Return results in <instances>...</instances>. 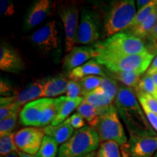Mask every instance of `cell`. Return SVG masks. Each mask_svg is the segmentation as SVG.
I'll list each match as a JSON object with an SVG mask.
<instances>
[{
    "label": "cell",
    "instance_id": "11",
    "mask_svg": "<svg viewBox=\"0 0 157 157\" xmlns=\"http://www.w3.org/2000/svg\"><path fill=\"white\" fill-rule=\"evenodd\" d=\"M99 38V26L96 17L90 12L84 10L78 25L76 43L82 45L95 44Z\"/></svg>",
    "mask_w": 157,
    "mask_h": 157
},
{
    "label": "cell",
    "instance_id": "27",
    "mask_svg": "<svg viewBox=\"0 0 157 157\" xmlns=\"http://www.w3.org/2000/svg\"><path fill=\"white\" fill-rule=\"evenodd\" d=\"M14 112H21V108L15 103V97H1L0 98V121L3 120Z\"/></svg>",
    "mask_w": 157,
    "mask_h": 157
},
{
    "label": "cell",
    "instance_id": "45",
    "mask_svg": "<svg viewBox=\"0 0 157 157\" xmlns=\"http://www.w3.org/2000/svg\"><path fill=\"white\" fill-rule=\"evenodd\" d=\"M1 157H19V156H18V154H17V152H13L12 153V154L7 155V156H1Z\"/></svg>",
    "mask_w": 157,
    "mask_h": 157
},
{
    "label": "cell",
    "instance_id": "6",
    "mask_svg": "<svg viewBox=\"0 0 157 157\" xmlns=\"http://www.w3.org/2000/svg\"><path fill=\"white\" fill-rule=\"evenodd\" d=\"M154 55L150 51H146L142 53L127 56L109 63L105 65V67L108 71L112 72L126 71L143 74L151 64Z\"/></svg>",
    "mask_w": 157,
    "mask_h": 157
},
{
    "label": "cell",
    "instance_id": "46",
    "mask_svg": "<svg viewBox=\"0 0 157 157\" xmlns=\"http://www.w3.org/2000/svg\"><path fill=\"white\" fill-rule=\"evenodd\" d=\"M151 77H152L153 81H154L155 84V86H156V87L157 88V73L154 74V75H152Z\"/></svg>",
    "mask_w": 157,
    "mask_h": 157
},
{
    "label": "cell",
    "instance_id": "19",
    "mask_svg": "<svg viewBox=\"0 0 157 157\" xmlns=\"http://www.w3.org/2000/svg\"><path fill=\"white\" fill-rule=\"evenodd\" d=\"M59 98H60V104H59L58 113L51 123V124L53 126L63 123L68 119V116L74 110L77 109L78 105L84 101L83 97H79L74 100L69 99L66 96H61Z\"/></svg>",
    "mask_w": 157,
    "mask_h": 157
},
{
    "label": "cell",
    "instance_id": "36",
    "mask_svg": "<svg viewBox=\"0 0 157 157\" xmlns=\"http://www.w3.org/2000/svg\"><path fill=\"white\" fill-rule=\"evenodd\" d=\"M81 95H82V89L79 82L70 80L66 90V97L74 100L79 98Z\"/></svg>",
    "mask_w": 157,
    "mask_h": 157
},
{
    "label": "cell",
    "instance_id": "22",
    "mask_svg": "<svg viewBox=\"0 0 157 157\" xmlns=\"http://www.w3.org/2000/svg\"><path fill=\"white\" fill-rule=\"evenodd\" d=\"M157 24V9L152 13V14L144 22L135 27V29L127 31V34L132 35L140 39H146Z\"/></svg>",
    "mask_w": 157,
    "mask_h": 157
},
{
    "label": "cell",
    "instance_id": "40",
    "mask_svg": "<svg viewBox=\"0 0 157 157\" xmlns=\"http://www.w3.org/2000/svg\"><path fill=\"white\" fill-rule=\"evenodd\" d=\"M142 107V106H141ZM143 111H144L145 114L146 116L147 119H148V122L150 123L151 126L152 128L154 129V131L157 133V115L148 109L146 107H142Z\"/></svg>",
    "mask_w": 157,
    "mask_h": 157
},
{
    "label": "cell",
    "instance_id": "37",
    "mask_svg": "<svg viewBox=\"0 0 157 157\" xmlns=\"http://www.w3.org/2000/svg\"><path fill=\"white\" fill-rule=\"evenodd\" d=\"M64 123L70 125L71 127L76 129H82V127L86 126L84 118L78 113H75L72 116H71L69 118H68L64 121Z\"/></svg>",
    "mask_w": 157,
    "mask_h": 157
},
{
    "label": "cell",
    "instance_id": "30",
    "mask_svg": "<svg viewBox=\"0 0 157 157\" xmlns=\"http://www.w3.org/2000/svg\"><path fill=\"white\" fill-rule=\"evenodd\" d=\"M15 134L13 132H10L1 135L0 137V154L1 156H7L13 152H17L16 145L15 143Z\"/></svg>",
    "mask_w": 157,
    "mask_h": 157
},
{
    "label": "cell",
    "instance_id": "42",
    "mask_svg": "<svg viewBox=\"0 0 157 157\" xmlns=\"http://www.w3.org/2000/svg\"><path fill=\"white\" fill-rule=\"evenodd\" d=\"M157 73V55L155 57L154 60H153V61L151 64V66H149L148 69L147 70L146 74L148 76H152L154 74Z\"/></svg>",
    "mask_w": 157,
    "mask_h": 157
},
{
    "label": "cell",
    "instance_id": "34",
    "mask_svg": "<svg viewBox=\"0 0 157 157\" xmlns=\"http://www.w3.org/2000/svg\"><path fill=\"white\" fill-rule=\"evenodd\" d=\"M139 103L142 107H146L157 115V99L149 94L144 93H135Z\"/></svg>",
    "mask_w": 157,
    "mask_h": 157
},
{
    "label": "cell",
    "instance_id": "41",
    "mask_svg": "<svg viewBox=\"0 0 157 157\" xmlns=\"http://www.w3.org/2000/svg\"><path fill=\"white\" fill-rule=\"evenodd\" d=\"M146 39L150 44V48L154 52L157 51V24L155 25L154 29Z\"/></svg>",
    "mask_w": 157,
    "mask_h": 157
},
{
    "label": "cell",
    "instance_id": "23",
    "mask_svg": "<svg viewBox=\"0 0 157 157\" xmlns=\"http://www.w3.org/2000/svg\"><path fill=\"white\" fill-rule=\"evenodd\" d=\"M107 73L109 77L113 78V79L118 80L124 84L125 87H129L131 89L135 90L137 87V84L140 82L142 74L137 72H126V71H118L112 72L107 71Z\"/></svg>",
    "mask_w": 157,
    "mask_h": 157
},
{
    "label": "cell",
    "instance_id": "47",
    "mask_svg": "<svg viewBox=\"0 0 157 157\" xmlns=\"http://www.w3.org/2000/svg\"><path fill=\"white\" fill-rule=\"evenodd\" d=\"M84 157H97V152H96V151L92 152L91 154H88L87 156H84Z\"/></svg>",
    "mask_w": 157,
    "mask_h": 157
},
{
    "label": "cell",
    "instance_id": "24",
    "mask_svg": "<svg viewBox=\"0 0 157 157\" xmlns=\"http://www.w3.org/2000/svg\"><path fill=\"white\" fill-rule=\"evenodd\" d=\"M59 104H60V98H51L49 103L45 105L42 110V114L39 121V127H44L50 125L53 121L58 113Z\"/></svg>",
    "mask_w": 157,
    "mask_h": 157
},
{
    "label": "cell",
    "instance_id": "9",
    "mask_svg": "<svg viewBox=\"0 0 157 157\" xmlns=\"http://www.w3.org/2000/svg\"><path fill=\"white\" fill-rule=\"evenodd\" d=\"M31 42L44 53L58 48V31L56 21L47 23L30 36Z\"/></svg>",
    "mask_w": 157,
    "mask_h": 157
},
{
    "label": "cell",
    "instance_id": "17",
    "mask_svg": "<svg viewBox=\"0 0 157 157\" xmlns=\"http://www.w3.org/2000/svg\"><path fill=\"white\" fill-rule=\"evenodd\" d=\"M44 86V78L31 82L15 96L16 105L19 108H21L22 105L34 101V99L42 97Z\"/></svg>",
    "mask_w": 157,
    "mask_h": 157
},
{
    "label": "cell",
    "instance_id": "29",
    "mask_svg": "<svg viewBox=\"0 0 157 157\" xmlns=\"http://www.w3.org/2000/svg\"><path fill=\"white\" fill-rule=\"evenodd\" d=\"M119 146L114 141L102 143L97 151V157H122Z\"/></svg>",
    "mask_w": 157,
    "mask_h": 157
},
{
    "label": "cell",
    "instance_id": "25",
    "mask_svg": "<svg viewBox=\"0 0 157 157\" xmlns=\"http://www.w3.org/2000/svg\"><path fill=\"white\" fill-rule=\"evenodd\" d=\"M84 101L98 108H105L112 104L113 100L98 88L83 96Z\"/></svg>",
    "mask_w": 157,
    "mask_h": 157
},
{
    "label": "cell",
    "instance_id": "43",
    "mask_svg": "<svg viewBox=\"0 0 157 157\" xmlns=\"http://www.w3.org/2000/svg\"><path fill=\"white\" fill-rule=\"evenodd\" d=\"M151 0H137L136 5H137V12L145 8L146 6H148L151 3Z\"/></svg>",
    "mask_w": 157,
    "mask_h": 157
},
{
    "label": "cell",
    "instance_id": "48",
    "mask_svg": "<svg viewBox=\"0 0 157 157\" xmlns=\"http://www.w3.org/2000/svg\"><path fill=\"white\" fill-rule=\"evenodd\" d=\"M121 154H122V157H129L126 154H125V153H124L122 151H121Z\"/></svg>",
    "mask_w": 157,
    "mask_h": 157
},
{
    "label": "cell",
    "instance_id": "28",
    "mask_svg": "<svg viewBox=\"0 0 157 157\" xmlns=\"http://www.w3.org/2000/svg\"><path fill=\"white\" fill-rule=\"evenodd\" d=\"M157 9V0H151V3L148 6H146L145 8L138 11L135 15L133 19L132 23L129 26V28L126 31L131 30L135 29V27L138 26L141 23L144 22L148 17L152 14V13Z\"/></svg>",
    "mask_w": 157,
    "mask_h": 157
},
{
    "label": "cell",
    "instance_id": "13",
    "mask_svg": "<svg viewBox=\"0 0 157 157\" xmlns=\"http://www.w3.org/2000/svg\"><path fill=\"white\" fill-rule=\"evenodd\" d=\"M0 69L10 73H19L25 69V64L18 52L6 43L0 46Z\"/></svg>",
    "mask_w": 157,
    "mask_h": 157
},
{
    "label": "cell",
    "instance_id": "7",
    "mask_svg": "<svg viewBox=\"0 0 157 157\" xmlns=\"http://www.w3.org/2000/svg\"><path fill=\"white\" fill-rule=\"evenodd\" d=\"M58 15L64 26L66 51L69 52L76 44L78 8L74 5H63L58 9Z\"/></svg>",
    "mask_w": 157,
    "mask_h": 157
},
{
    "label": "cell",
    "instance_id": "18",
    "mask_svg": "<svg viewBox=\"0 0 157 157\" xmlns=\"http://www.w3.org/2000/svg\"><path fill=\"white\" fill-rule=\"evenodd\" d=\"M68 82L63 74L44 78V90L42 97H55L66 93Z\"/></svg>",
    "mask_w": 157,
    "mask_h": 157
},
{
    "label": "cell",
    "instance_id": "12",
    "mask_svg": "<svg viewBox=\"0 0 157 157\" xmlns=\"http://www.w3.org/2000/svg\"><path fill=\"white\" fill-rule=\"evenodd\" d=\"M98 56V51L93 46L74 47L65 57L63 67L68 73L74 68L84 64L87 60H90L91 58H95Z\"/></svg>",
    "mask_w": 157,
    "mask_h": 157
},
{
    "label": "cell",
    "instance_id": "10",
    "mask_svg": "<svg viewBox=\"0 0 157 157\" xmlns=\"http://www.w3.org/2000/svg\"><path fill=\"white\" fill-rule=\"evenodd\" d=\"M121 151L129 157H153L157 151V136L142 137L129 135Z\"/></svg>",
    "mask_w": 157,
    "mask_h": 157
},
{
    "label": "cell",
    "instance_id": "14",
    "mask_svg": "<svg viewBox=\"0 0 157 157\" xmlns=\"http://www.w3.org/2000/svg\"><path fill=\"white\" fill-rule=\"evenodd\" d=\"M51 98H41L25 104L19 113L20 123L23 126L39 127L42 110Z\"/></svg>",
    "mask_w": 157,
    "mask_h": 157
},
{
    "label": "cell",
    "instance_id": "33",
    "mask_svg": "<svg viewBox=\"0 0 157 157\" xmlns=\"http://www.w3.org/2000/svg\"><path fill=\"white\" fill-rule=\"evenodd\" d=\"M103 78L98 76H89L79 80L78 82L82 89V96L97 89L101 85Z\"/></svg>",
    "mask_w": 157,
    "mask_h": 157
},
{
    "label": "cell",
    "instance_id": "38",
    "mask_svg": "<svg viewBox=\"0 0 157 157\" xmlns=\"http://www.w3.org/2000/svg\"><path fill=\"white\" fill-rule=\"evenodd\" d=\"M0 13L3 16H13L15 13L14 4L8 0H1L0 1Z\"/></svg>",
    "mask_w": 157,
    "mask_h": 157
},
{
    "label": "cell",
    "instance_id": "49",
    "mask_svg": "<svg viewBox=\"0 0 157 157\" xmlns=\"http://www.w3.org/2000/svg\"><path fill=\"white\" fill-rule=\"evenodd\" d=\"M153 157H157V151H156V154H154V156H153Z\"/></svg>",
    "mask_w": 157,
    "mask_h": 157
},
{
    "label": "cell",
    "instance_id": "31",
    "mask_svg": "<svg viewBox=\"0 0 157 157\" xmlns=\"http://www.w3.org/2000/svg\"><path fill=\"white\" fill-rule=\"evenodd\" d=\"M98 88L105 94H106L113 101L116 99L118 93H119L120 87L119 86L117 80L109 77H109L106 76V77L103 78V81H102L101 85Z\"/></svg>",
    "mask_w": 157,
    "mask_h": 157
},
{
    "label": "cell",
    "instance_id": "15",
    "mask_svg": "<svg viewBox=\"0 0 157 157\" xmlns=\"http://www.w3.org/2000/svg\"><path fill=\"white\" fill-rule=\"evenodd\" d=\"M51 6L52 2L49 0H37L31 4L24 17V30H30L42 23L48 16Z\"/></svg>",
    "mask_w": 157,
    "mask_h": 157
},
{
    "label": "cell",
    "instance_id": "3",
    "mask_svg": "<svg viewBox=\"0 0 157 157\" xmlns=\"http://www.w3.org/2000/svg\"><path fill=\"white\" fill-rule=\"evenodd\" d=\"M133 0H117L111 2L103 17V29L106 36L127 30L136 15Z\"/></svg>",
    "mask_w": 157,
    "mask_h": 157
},
{
    "label": "cell",
    "instance_id": "26",
    "mask_svg": "<svg viewBox=\"0 0 157 157\" xmlns=\"http://www.w3.org/2000/svg\"><path fill=\"white\" fill-rule=\"evenodd\" d=\"M58 144L52 137L45 135L42 146L35 157H57L58 154Z\"/></svg>",
    "mask_w": 157,
    "mask_h": 157
},
{
    "label": "cell",
    "instance_id": "35",
    "mask_svg": "<svg viewBox=\"0 0 157 157\" xmlns=\"http://www.w3.org/2000/svg\"><path fill=\"white\" fill-rule=\"evenodd\" d=\"M18 113L20 112H14L5 119L0 121V135H3L12 132L16 126Z\"/></svg>",
    "mask_w": 157,
    "mask_h": 157
},
{
    "label": "cell",
    "instance_id": "16",
    "mask_svg": "<svg viewBox=\"0 0 157 157\" xmlns=\"http://www.w3.org/2000/svg\"><path fill=\"white\" fill-rule=\"evenodd\" d=\"M89 76H107L103 68H101V64L98 63L95 59H92L68 73V77L74 81H79L82 78Z\"/></svg>",
    "mask_w": 157,
    "mask_h": 157
},
{
    "label": "cell",
    "instance_id": "21",
    "mask_svg": "<svg viewBox=\"0 0 157 157\" xmlns=\"http://www.w3.org/2000/svg\"><path fill=\"white\" fill-rule=\"evenodd\" d=\"M103 109L104 108L96 107L84 101L78 105L76 111H77V113H79L87 121L90 126L95 128L98 119L103 113Z\"/></svg>",
    "mask_w": 157,
    "mask_h": 157
},
{
    "label": "cell",
    "instance_id": "39",
    "mask_svg": "<svg viewBox=\"0 0 157 157\" xmlns=\"http://www.w3.org/2000/svg\"><path fill=\"white\" fill-rule=\"evenodd\" d=\"M0 94L3 97H15L17 95L9 82L3 78L0 82Z\"/></svg>",
    "mask_w": 157,
    "mask_h": 157
},
{
    "label": "cell",
    "instance_id": "44",
    "mask_svg": "<svg viewBox=\"0 0 157 157\" xmlns=\"http://www.w3.org/2000/svg\"><path fill=\"white\" fill-rule=\"evenodd\" d=\"M17 154H18L19 157H35V156H32V155L28 154L26 153L20 151H17Z\"/></svg>",
    "mask_w": 157,
    "mask_h": 157
},
{
    "label": "cell",
    "instance_id": "5",
    "mask_svg": "<svg viewBox=\"0 0 157 157\" xmlns=\"http://www.w3.org/2000/svg\"><path fill=\"white\" fill-rule=\"evenodd\" d=\"M118 114L115 105L111 104L109 106L104 108L95 129L101 141H114L122 146L128 140Z\"/></svg>",
    "mask_w": 157,
    "mask_h": 157
},
{
    "label": "cell",
    "instance_id": "1",
    "mask_svg": "<svg viewBox=\"0 0 157 157\" xmlns=\"http://www.w3.org/2000/svg\"><path fill=\"white\" fill-rule=\"evenodd\" d=\"M114 105L129 135L157 136V133L151 126L140 103L137 101L134 90L121 86Z\"/></svg>",
    "mask_w": 157,
    "mask_h": 157
},
{
    "label": "cell",
    "instance_id": "8",
    "mask_svg": "<svg viewBox=\"0 0 157 157\" xmlns=\"http://www.w3.org/2000/svg\"><path fill=\"white\" fill-rule=\"evenodd\" d=\"M45 136L44 128L25 127L15 134V143L20 151L36 156Z\"/></svg>",
    "mask_w": 157,
    "mask_h": 157
},
{
    "label": "cell",
    "instance_id": "2",
    "mask_svg": "<svg viewBox=\"0 0 157 157\" xmlns=\"http://www.w3.org/2000/svg\"><path fill=\"white\" fill-rule=\"evenodd\" d=\"M93 47L98 52L95 59L103 66L123 57L148 51L142 39L127 33L113 35L105 41L95 43Z\"/></svg>",
    "mask_w": 157,
    "mask_h": 157
},
{
    "label": "cell",
    "instance_id": "20",
    "mask_svg": "<svg viewBox=\"0 0 157 157\" xmlns=\"http://www.w3.org/2000/svg\"><path fill=\"white\" fill-rule=\"evenodd\" d=\"M44 131L45 135L52 137L58 145H62L66 143L74 132L73 127L64 122L56 126L52 124L48 125L44 127Z\"/></svg>",
    "mask_w": 157,
    "mask_h": 157
},
{
    "label": "cell",
    "instance_id": "4",
    "mask_svg": "<svg viewBox=\"0 0 157 157\" xmlns=\"http://www.w3.org/2000/svg\"><path fill=\"white\" fill-rule=\"evenodd\" d=\"M100 142L96 129L86 125L74 131L73 135L60 146L57 157H84L95 151Z\"/></svg>",
    "mask_w": 157,
    "mask_h": 157
},
{
    "label": "cell",
    "instance_id": "32",
    "mask_svg": "<svg viewBox=\"0 0 157 157\" xmlns=\"http://www.w3.org/2000/svg\"><path fill=\"white\" fill-rule=\"evenodd\" d=\"M135 93H144L152 95L157 99V88L153 81L151 76L145 74L140 78L137 87L134 90Z\"/></svg>",
    "mask_w": 157,
    "mask_h": 157
}]
</instances>
